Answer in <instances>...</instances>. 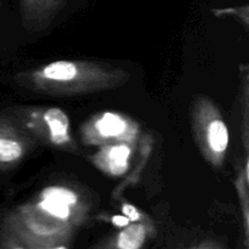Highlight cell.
Instances as JSON below:
<instances>
[{
  "mask_svg": "<svg viewBox=\"0 0 249 249\" xmlns=\"http://www.w3.org/2000/svg\"><path fill=\"white\" fill-rule=\"evenodd\" d=\"M77 75V68L73 63L60 61L49 65L44 70V77L53 80H67L73 79Z\"/></svg>",
  "mask_w": 249,
  "mask_h": 249,
  "instance_id": "obj_2",
  "label": "cell"
},
{
  "mask_svg": "<svg viewBox=\"0 0 249 249\" xmlns=\"http://www.w3.org/2000/svg\"><path fill=\"white\" fill-rule=\"evenodd\" d=\"M44 197H49V198H55L58 201L63 202L67 206L70 204H74L77 201V197L74 194H72L71 191L66 189H61V187H50V189H46L43 194Z\"/></svg>",
  "mask_w": 249,
  "mask_h": 249,
  "instance_id": "obj_9",
  "label": "cell"
},
{
  "mask_svg": "<svg viewBox=\"0 0 249 249\" xmlns=\"http://www.w3.org/2000/svg\"><path fill=\"white\" fill-rule=\"evenodd\" d=\"M123 212L129 216L130 220H136V219L139 218V213L136 212V209L134 208L133 206H128V204H126V206L123 207Z\"/></svg>",
  "mask_w": 249,
  "mask_h": 249,
  "instance_id": "obj_10",
  "label": "cell"
},
{
  "mask_svg": "<svg viewBox=\"0 0 249 249\" xmlns=\"http://www.w3.org/2000/svg\"><path fill=\"white\" fill-rule=\"evenodd\" d=\"M129 155H130V150L126 146H116L109 150L107 160H108L109 169L112 170V173L122 174L125 172Z\"/></svg>",
  "mask_w": 249,
  "mask_h": 249,
  "instance_id": "obj_5",
  "label": "cell"
},
{
  "mask_svg": "<svg viewBox=\"0 0 249 249\" xmlns=\"http://www.w3.org/2000/svg\"><path fill=\"white\" fill-rule=\"evenodd\" d=\"M209 145L215 152H223L226 150L229 142V133L225 124L220 121H215L211 124L208 130Z\"/></svg>",
  "mask_w": 249,
  "mask_h": 249,
  "instance_id": "obj_3",
  "label": "cell"
},
{
  "mask_svg": "<svg viewBox=\"0 0 249 249\" xmlns=\"http://www.w3.org/2000/svg\"><path fill=\"white\" fill-rule=\"evenodd\" d=\"M96 128L105 136L119 135L125 128L123 119L113 113H106L96 124Z\"/></svg>",
  "mask_w": 249,
  "mask_h": 249,
  "instance_id": "obj_6",
  "label": "cell"
},
{
  "mask_svg": "<svg viewBox=\"0 0 249 249\" xmlns=\"http://www.w3.org/2000/svg\"><path fill=\"white\" fill-rule=\"evenodd\" d=\"M21 146L14 140L0 138V162H11L21 156Z\"/></svg>",
  "mask_w": 249,
  "mask_h": 249,
  "instance_id": "obj_7",
  "label": "cell"
},
{
  "mask_svg": "<svg viewBox=\"0 0 249 249\" xmlns=\"http://www.w3.org/2000/svg\"><path fill=\"white\" fill-rule=\"evenodd\" d=\"M113 223L118 226H123V225H126V224L129 223V220L126 218H122V216H114Z\"/></svg>",
  "mask_w": 249,
  "mask_h": 249,
  "instance_id": "obj_11",
  "label": "cell"
},
{
  "mask_svg": "<svg viewBox=\"0 0 249 249\" xmlns=\"http://www.w3.org/2000/svg\"><path fill=\"white\" fill-rule=\"evenodd\" d=\"M145 240V230L141 225H133L121 233L118 246L123 249H138Z\"/></svg>",
  "mask_w": 249,
  "mask_h": 249,
  "instance_id": "obj_4",
  "label": "cell"
},
{
  "mask_svg": "<svg viewBox=\"0 0 249 249\" xmlns=\"http://www.w3.org/2000/svg\"><path fill=\"white\" fill-rule=\"evenodd\" d=\"M40 206L41 208L45 209L46 212H49L50 214H53V215L57 216V218H61V219L67 218L68 214H70L67 204L55 198L44 197V201L41 202Z\"/></svg>",
  "mask_w": 249,
  "mask_h": 249,
  "instance_id": "obj_8",
  "label": "cell"
},
{
  "mask_svg": "<svg viewBox=\"0 0 249 249\" xmlns=\"http://www.w3.org/2000/svg\"><path fill=\"white\" fill-rule=\"evenodd\" d=\"M45 121L50 128L51 139L55 143H63L68 140V118L58 108H50L45 113Z\"/></svg>",
  "mask_w": 249,
  "mask_h": 249,
  "instance_id": "obj_1",
  "label": "cell"
}]
</instances>
